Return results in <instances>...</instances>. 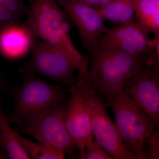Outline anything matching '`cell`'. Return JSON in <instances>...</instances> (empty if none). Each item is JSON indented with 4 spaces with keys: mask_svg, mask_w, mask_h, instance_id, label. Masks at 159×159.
I'll return each mask as SVG.
<instances>
[{
    "mask_svg": "<svg viewBox=\"0 0 159 159\" xmlns=\"http://www.w3.org/2000/svg\"><path fill=\"white\" fill-rule=\"evenodd\" d=\"M26 23L38 39L57 47L70 58L81 76L89 70V61L77 49L70 33L74 26L57 0H28Z\"/></svg>",
    "mask_w": 159,
    "mask_h": 159,
    "instance_id": "6da1fadb",
    "label": "cell"
},
{
    "mask_svg": "<svg viewBox=\"0 0 159 159\" xmlns=\"http://www.w3.org/2000/svg\"><path fill=\"white\" fill-rule=\"evenodd\" d=\"M106 102L113 113L120 138L129 152L134 159H147V144L159 134L154 122L123 90Z\"/></svg>",
    "mask_w": 159,
    "mask_h": 159,
    "instance_id": "7a4b0ae2",
    "label": "cell"
},
{
    "mask_svg": "<svg viewBox=\"0 0 159 159\" xmlns=\"http://www.w3.org/2000/svg\"><path fill=\"white\" fill-rule=\"evenodd\" d=\"M22 82L15 88L13 110L10 122L18 125L33 115L67 99L69 89L24 74Z\"/></svg>",
    "mask_w": 159,
    "mask_h": 159,
    "instance_id": "3957f363",
    "label": "cell"
},
{
    "mask_svg": "<svg viewBox=\"0 0 159 159\" xmlns=\"http://www.w3.org/2000/svg\"><path fill=\"white\" fill-rule=\"evenodd\" d=\"M66 102H59L33 115L17 125V132L33 137L38 142L51 145L75 158L77 149L66 126Z\"/></svg>",
    "mask_w": 159,
    "mask_h": 159,
    "instance_id": "277c9868",
    "label": "cell"
},
{
    "mask_svg": "<svg viewBox=\"0 0 159 159\" xmlns=\"http://www.w3.org/2000/svg\"><path fill=\"white\" fill-rule=\"evenodd\" d=\"M77 82L88 109L95 140L113 159H134L122 142L101 97L91 88L84 77L77 78Z\"/></svg>",
    "mask_w": 159,
    "mask_h": 159,
    "instance_id": "5b68a950",
    "label": "cell"
},
{
    "mask_svg": "<svg viewBox=\"0 0 159 159\" xmlns=\"http://www.w3.org/2000/svg\"><path fill=\"white\" fill-rule=\"evenodd\" d=\"M77 70L73 62L60 49L37 39L31 51L30 59L19 69L21 74H38L57 83L61 86L75 84Z\"/></svg>",
    "mask_w": 159,
    "mask_h": 159,
    "instance_id": "8992f818",
    "label": "cell"
},
{
    "mask_svg": "<svg viewBox=\"0 0 159 159\" xmlns=\"http://www.w3.org/2000/svg\"><path fill=\"white\" fill-rule=\"evenodd\" d=\"M99 48H110L128 54L159 58V40L151 39L149 33L135 20L109 29L101 35Z\"/></svg>",
    "mask_w": 159,
    "mask_h": 159,
    "instance_id": "52a82bcc",
    "label": "cell"
},
{
    "mask_svg": "<svg viewBox=\"0 0 159 159\" xmlns=\"http://www.w3.org/2000/svg\"><path fill=\"white\" fill-rule=\"evenodd\" d=\"M90 70L84 76L89 85L106 101L122 91L127 80L111 57L100 49L90 53Z\"/></svg>",
    "mask_w": 159,
    "mask_h": 159,
    "instance_id": "ba28073f",
    "label": "cell"
},
{
    "mask_svg": "<svg viewBox=\"0 0 159 159\" xmlns=\"http://www.w3.org/2000/svg\"><path fill=\"white\" fill-rule=\"evenodd\" d=\"M159 126V63H147L122 89Z\"/></svg>",
    "mask_w": 159,
    "mask_h": 159,
    "instance_id": "9c48e42d",
    "label": "cell"
},
{
    "mask_svg": "<svg viewBox=\"0 0 159 159\" xmlns=\"http://www.w3.org/2000/svg\"><path fill=\"white\" fill-rule=\"evenodd\" d=\"M67 99L65 124L72 142L84 159L86 145L94 140L88 109L77 81L70 86Z\"/></svg>",
    "mask_w": 159,
    "mask_h": 159,
    "instance_id": "30bf717a",
    "label": "cell"
},
{
    "mask_svg": "<svg viewBox=\"0 0 159 159\" xmlns=\"http://www.w3.org/2000/svg\"><path fill=\"white\" fill-rule=\"evenodd\" d=\"M77 27L82 45L90 52L99 48L98 41L108 28L93 7L76 0H57Z\"/></svg>",
    "mask_w": 159,
    "mask_h": 159,
    "instance_id": "8fae6325",
    "label": "cell"
},
{
    "mask_svg": "<svg viewBox=\"0 0 159 159\" xmlns=\"http://www.w3.org/2000/svg\"><path fill=\"white\" fill-rule=\"evenodd\" d=\"M38 39L26 22L9 23L0 28V54L16 60L31 52Z\"/></svg>",
    "mask_w": 159,
    "mask_h": 159,
    "instance_id": "7c38bea8",
    "label": "cell"
},
{
    "mask_svg": "<svg viewBox=\"0 0 159 159\" xmlns=\"http://www.w3.org/2000/svg\"><path fill=\"white\" fill-rule=\"evenodd\" d=\"M99 48L111 57L127 81L135 76L146 64L159 61L158 58L132 55L112 48Z\"/></svg>",
    "mask_w": 159,
    "mask_h": 159,
    "instance_id": "4fadbf2b",
    "label": "cell"
},
{
    "mask_svg": "<svg viewBox=\"0 0 159 159\" xmlns=\"http://www.w3.org/2000/svg\"><path fill=\"white\" fill-rule=\"evenodd\" d=\"M95 8L103 21L122 25L135 20V5L133 0H111Z\"/></svg>",
    "mask_w": 159,
    "mask_h": 159,
    "instance_id": "5bb4252c",
    "label": "cell"
},
{
    "mask_svg": "<svg viewBox=\"0 0 159 159\" xmlns=\"http://www.w3.org/2000/svg\"><path fill=\"white\" fill-rule=\"evenodd\" d=\"M135 20L143 30L159 35V0H133Z\"/></svg>",
    "mask_w": 159,
    "mask_h": 159,
    "instance_id": "9a60e30c",
    "label": "cell"
},
{
    "mask_svg": "<svg viewBox=\"0 0 159 159\" xmlns=\"http://www.w3.org/2000/svg\"><path fill=\"white\" fill-rule=\"evenodd\" d=\"M2 127L0 131V146L6 149L9 158L31 159L23 147L17 132L10 127L6 117L2 114Z\"/></svg>",
    "mask_w": 159,
    "mask_h": 159,
    "instance_id": "2e32d148",
    "label": "cell"
},
{
    "mask_svg": "<svg viewBox=\"0 0 159 159\" xmlns=\"http://www.w3.org/2000/svg\"><path fill=\"white\" fill-rule=\"evenodd\" d=\"M28 9L25 0H0V28L23 20Z\"/></svg>",
    "mask_w": 159,
    "mask_h": 159,
    "instance_id": "e0dca14e",
    "label": "cell"
},
{
    "mask_svg": "<svg viewBox=\"0 0 159 159\" xmlns=\"http://www.w3.org/2000/svg\"><path fill=\"white\" fill-rule=\"evenodd\" d=\"M19 139L23 147L31 158L62 159L65 158L64 154L51 145L32 142L20 135H19Z\"/></svg>",
    "mask_w": 159,
    "mask_h": 159,
    "instance_id": "ac0fdd59",
    "label": "cell"
},
{
    "mask_svg": "<svg viewBox=\"0 0 159 159\" xmlns=\"http://www.w3.org/2000/svg\"><path fill=\"white\" fill-rule=\"evenodd\" d=\"M84 159H112L113 158L101 147L96 140L86 145Z\"/></svg>",
    "mask_w": 159,
    "mask_h": 159,
    "instance_id": "d6986e66",
    "label": "cell"
},
{
    "mask_svg": "<svg viewBox=\"0 0 159 159\" xmlns=\"http://www.w3.org/2000/svg\"><path fill=\"white\" fill-rule=\"evenodd\" d=\"M76 1L91 7L97 8L105 5L109 2L111 0H76Z\"/></svg>",
    "mask_w": 159,
    "mask_h": 159,
    "instance_id": "ffe728a7",
    "label": "cell"
},
{
    "mask_svg": "<svg viewBox=\"0 0 159 159\" xmlns=\"http://www.w3.org/2000/svg\"><path fill=\"white\" fill-rule=\"evenodd\" d=\"M9 158L8 154L0 150V159Z\"/></svg>",
    "mask_w": 159,
    "mask_h": 159,
    "instance_id": "44dd1931",
    "label": "cell"
},
{
    "mask_svg": "<svg viewBox=\"0 0 159 159\" xmlns=\"http://www.w3.org/2000/svg\"><path fill=\"white\" fill-rule=\"evenodd\" d=\"M5 88V82L2 77L0 76V92L3 90Z\"/></svg>",
    "mask_w": 159,
    "mask_h": 159,
    "instance_id": "7402d4cb",
    "label": "cell"
},
{
    "mask_svg": "<svg viewBox=\"0 0 159 159\" xmlns=\"http://www.w3.org/2000/svg\"><path fill=\"white\" fill-rule=\"evenodd\" d=\"M2 111H3L2 110V109L0 107V131H1L2 127Z\"/></svg>",
    "mask_w": 159,
    "mask_h": 159,
    "instance_id": "603a6c76",
    "label": "cell"
}]
</instances>
